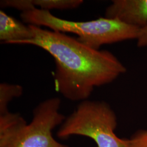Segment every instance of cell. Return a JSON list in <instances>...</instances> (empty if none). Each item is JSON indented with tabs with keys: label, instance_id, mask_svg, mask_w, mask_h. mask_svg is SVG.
<instances>
[{
	"label": "cell",
	"instance_id": "8",
	"mask_svg": "<svg viewBox=\"0 0 147 147\" xmlns=\"http://www.w3.org/2000/svg\"><path fill=\"white\" fill-rule=\"evenodd\" d=\"M35 6L42 10L72 9L80 7L84 3L82 0H33Z\"/></svg>",
	"mask_w": 147,
	"mask_h": 147
},
{
	"label": "cell",
	"instance_id": "3",
	"mask_svg": "<svg viewBox=\"0 0 147 147\" xmlns=\"http://www.w3.org/2000/svg\"><path fill=\"white\" fill-rule=\"evenodd\" d=\"M20 16L28 25L75 34L80 42L95 50H99L105 44L137 39L140 29L105 17L88 21H69L53 16L50 11L37 8L21 13Z\"/></svg>",
	"mask_w": 147,
	"mask_h": 147
},
{
	"label": "cell",
	"instance_id": "6",
	"mask_svg": "<svg viewBox=\"0 0 147 147\" xmlns=\"http://www.w3.org/2000/svg\"><path fill=\"white\" fill-rule=\"evenodd\" d=\"M33 38L29 25H26L0 11V40L3 44H20Z\"/></svg>",
	"mask_w": 147,
	"mask_h": 147
},
{
	"label": "cell",
	"instance_id": "11",
	"mask_svg": "<svg viewBox=\"0 0 147 147\" xmlns=\"http://www.w3.org/2000/svg\"><path fill=\"white\" fill-rule=\"evenodd\" d=\"M136 40L138 47H147V25L140 29Z\"/></svg>",
	"mask_w": 147,
	"mask_h": 147
},
{
	"label": "cell",
	"instance_id": "1",
	"mask_svg": "<svg viewBox=\"0 0 147 147\" xmlns=\"http://www.w3.org/2000/svg\"><path fill=\"white\" fill-rule=\"evenodd\" d=\"M29 25L33 38L21 44L40 47L53 56L55 89L67 99L87 100L95 87L126 73V67L107 50L90 48L65 33Z\"/></svg>",
	"mask_w": 147,
	"mask_h": 147
},
{
	"label": "cell",
	"instance_id": "5",
	"mask_svg": "<svg viewBox=\"0 0 147 147\" xmlns=\"http://www.w3.org/2000/svg\"><path fill=\"white\" fill-rule=\"evenodd\" d=\"M105 17L141 28L147 25V0H113Z\"/></svg>",
	"mask_w": 147,
	"mask_h": 147
},
{
	"label": "cell",
	"instance_id": "7",
	"mask_svg": "<svg viewBox=\"0 0 147 147\" xmlns=\"http://www.w3.org/2000/svg\"><path fill=\"white\" fill-rule=\"evenodd\" d=\"M23 93V88L19 84L2 83L0 84V115L9 112L8 107L13 99Z\"/></svg>",
	"mask_w": 147,
	"mask_h": 147
},
{
	"label": "cell",
	"instance_id": "4",
	"mask_svg": "<svg viewBox=\"0 0 147 147\" xmlns=\"http://www.w3.org/2000/svg\"><path fill=\"white\" fill-rule=\"evenodd\" d=\"M116 113L108 103L102 101L84 100L65 118L57 132L61 139L72 136L87 137L98 147H130L129 138L117 136Z\"/></svg>",
	"mask_w": 147,
	"mask_h": 147
},
{
	"label": "cell",
	"instance_id": "10",
	"mask_svg": "<svg viewBox=\"0 0 147 147\" xmlns=\"http://www.w3.org/2000/svg\"><path fill=\"white\" fill-rule=\"evenodd\" d=\"M130 147H147V129L139 130L129 138Z\"/></svg>",
	"mask_w": 147,
	"mask_h": 147
},
{
	"label": "cell",
	"instance_id": "2",
	"mask_svg": "<svg viewBox=\"0 0 147 147\" xmlns=\"http://www.w3.org/2000/svg\"><path fill=\"white\" fill-rule=\"evenodd\" d=\"M61 105L58 98L40 102L29 124L19 113L0 115V147H69L53 136V130L65 119L59 112Z\"/></svg>",
	"mask_w": 147,
	"mask_h": 147
},
{
	"label": "cell",
	"instance_id": "9",
	"mask_svg": "<svg viewBox=\"0 0 147 147\" xmlns=\"http://www.w3.org/2000/svg\"><path fill=\"white\" fill-rule=\"evenodd\" d=\"M0 6L2 8H14L21 11V13L36 8L33 0H2L0 2Z\"/></svg>",
	"mask_w": 147,
	"mask_h": 147
}]
</instances>
